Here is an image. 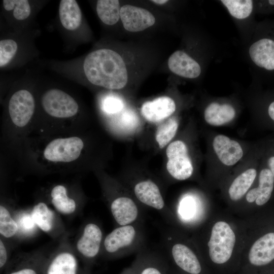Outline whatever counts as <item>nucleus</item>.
Wrapping results in <instances>:
<instances>
[{
  "mask_svg": "<svg viewBox=\"0 0 274 274\" xmlns=\"http://www.w3.org/2000/svg\"><path fill=\"white\" fill-rule=\"evenodd\" d=\"M166 169L172 177L178 180H185L192 176L193 167L184 142L178 140L172 142L166 148Z\"/></svg>",
  "mask_w": 274,
  "mask_h": 274,
  "instance_id": "3",
  "label": "nucleus"
},
{
  "mask_svg": "<svg viewBox=\"0 0 274 274\" xmlns=\"http://www.w3.org/2000/svg\"><path fill=\"white\" fill-rule=\"evenodd\" d=\"M16 221L19 231L22 235H30L35 233L37 227L34 222L30 213L23 212L18 215Z\"/></svg>",
  "mask_w": 274,
  "mask_h": 274,
  "instance_id": "31",
  "label": "nucleus"
},
{
  "mask_svg": "<svg viewBox=\"0 0 274 274\" xmlns=\"http://www.w3.org/2000/svg\"><path fill=\"white\" fill-rule=\"evenodd\" d=\"M30 214L36 225L41 230L46 233L53 231L55 226V214L45 203H37Z\"/></svg>",
  "mask_w": 274,
  "mask_h": 274,
  "instance_id": "23",
  "label": "nucleus"
},
{
  "mask_svg": "<svg viewBox=\"0 0 274 274\" xmlns=\"http://www.w3.org/2000/svg\"><path fill=\"white\" fill-rule=\"evenodd\" d=\"M84 147V143L77 136L58 138L45 147L44 156L54 162H69L78 159Z\"/></svg>",
  "mask_w": 274,
  "mask_h": 274,
  "instance_id": "5",
  "label": "nucleus"
},
{
  "mask_svg": "<svg viewBox=\"0 0 274 274\" xmlns=\"http://www.w3.org/2000/svg\"><path fill=\"white\" fill-rule=\"evenodd\" d=\"M14 18L18 20L27 19L31 13V7L28 1L14 0V6L13 10Z\"/></svg>",
  "mask_w": 274,
  "mask_h": 274,
  "instance_id": "32",
  "label": "nucleus"
},
{
  "mask_svg": "<svg viewBox=\"0 0 274 274\" xmlns=\"http://www.w3.org/2000/svg\"><path fill=\"white\" fill-rule=\"evenodd\" d=\"M256 175L257 171L254 168H249L238 175L229 188L230 198L233 201L241 199L252 185Z\"/></svg>",
  "mask_w": 274,
  "mask_h": 274,
  "instance_id": "22",
  "label": "nucleus"
},
{
  "mask_svg": "<svg viewBox=\"0 0 274 274\" xmlns=\"http://www.w3.org/2000/svg\"><path fill=\"white\" fill-rule=\"evenodd\" d=\"M102 240V233L100 227L95 223H88L76 242V250L86 258H94L100 251Z\"/></svg>",
  "mask_w": 274,
  "mask_h": 274,
  "instance_id": "8",
  "label": "nucleus"
},
{
  "mask_svg": "<svg viewBox=\"0 0 274 274\" xmlns=\"http://www.w3.org/2000/svg\"><path fill=\"white\" fill-rule=\"evenodd\" d=\"M8 259V252L3 241L0 239V267L2 268L6 264Z\"/></svg>",
  "mask_w": 274,
  "mask_h": 274,
  "instance_id": "35",
  "label": "nucleus"
},
{
  "mask_svg": "<svg viewBox=\"0 0 274 274\" xmlns=\"http://www.w3.org/2000/svg\"><path fill=\"white\" fill-rule=\"evenodd\" d=\"M235 116L234 108L229 104L212 102L206 108L204 118L210 125L219 126L232 121Z\"/></svg>",
  "mask_w": 274,
  "mask_h": 274,
  "instance_id": "20",
  "label": "nucleus"
},
{
  "mask_svg": "<svg viewBox=\"0 0 274 274\" xmlns=\"http://www.w3.org/2000/svg\"><path fill=\"white\" fill-rule=\"evenodd\" d=\"M104 110L109 114H115L120 112L123 108L122 100L115 96L106 98L103 101Z\"/></svg>",
  "mask_w": 274,
  "mask_h": 274,
  "instance_id": "33",
  "label": "nucleus"
},
{
  "mask_svg": "<svg viewBox=\"0 0 274 274\" xmlns=\"http://www.w3.org/2000/svg\"><path fill=\"white\" fill-rule=\"evenodd\" d=\"M269 3L271 5H274V1H269Z\"/></svg>",
  "mask_w": 274,
  "mask_h": 274,
  "instance_id": "41",
  "label": "nucleus"
},
{
  "mask_svg": "<svg viewBox=\"0 0 274 274\" xmlns=\"http://www.w3.org/2000/svg\"><path fill=\"white\" fill-rule=\"evenodd\" d=\"M267 112L270 119L274 122V101L269 105Z\"/></svg>",
  "mask_w": 274,
  "mask_h": 274,
  "instance_id": "38",
  "label": "nucleus"
},
{
  "mask_svg": "<svg viewBox=\"0 0 274 274\" xmlns=\"http://www.w3.org/2000/svg\"><path fill=\"white\" fill-rule=\"evenodd\" d=\"M87 79L91 84L109 89H120L127 82V71L122 57L109 49L91 52L83 65Z\"/></svg>",
  "mask_w": 274,
  "mask_h": 274,
  "instance_id": "1",
  "label": "nucleus"
},
{
  "mask_svg": "<svg viewBox=\"0 0 274 274\" xmlns=\"http://www.w3.org/2000/svg\"><path fill=\"white\" fill-rule=\"evenodd\" d=\"M172 256L176 265L188 274H200L201 264L194 253L187 246L181 243L174 245Z\"/></svg>",
  "mask_w": 274,
  "mask_h": 274,
  "instance_id": "15",
  "label": "nucleus"
},
{
  "mask_svg": "<svg viewBox=\"0 0 274 274\" xmlns=\"http://www.w3.org/2000/svg\"><path fill=\"white\" fill-rule=\"evenodd\" d=\"M233 17L242 19L247 18L253 9L251 0H223L221 1Z\"/></svg>",
  "mask_w": 274,
  "mask_h": 274,
  "instance_id": "27",
  "label": "nucleus"
},
{
  "mask_svg": "<svg viewBox=\"0 0 274 274\" xmlns=\"http://www.w3.org/2000/svg\"><path fill=\"white\" fill-rule=\"evenodd\" d=\"M248 258L254 266L268 264L274 259V232H268L259 238L250 249Z\"/></svg>",
  "mask_w": 274,
  "mask_h": 274,
  "instance_id": "12",
  "label": "nucleus"
},
{
  "mask_svg": "<svg viewBox=\"0 0 274 274\" xmlns=\"http://www.w3.org/2000/svg\"><path fill=\"white\" fill-rule=\"evenodd\" d=\"M44 110L50 116L58 118H67L77 114L79 106L76 100L64 91L51 89L42 98Z\"/></svg>",
  "mask_w": 274,
  "mask_h": 274,
  "instance_id": "4",
  "label": "nucleus"
},
{
  "mask_svg": "<svg viewBox=\"0 0 274 274\" xmlns=\"http://www.w3.org/2000/svg\"><path fill=\"white\" fill-rule=\"evenodd\" d=\"M249 53L251 60L257 66L267 70H274V41L260 39L251 45Z\"/></svg>",
  "mask_w": 274,
  "mask_h": 274,
  "instance_id": "18",
  "label": "nucleus"
},
{
  "mask_svg": "<svg viewBox=\"0 0 274 274\" xmlns=\"http://www.w3.org/2000/svg\"><path fill=\"white\" fill-rule=\"evenodd\" d=\"M178 128V123L174 118H169L158 127L155 139L160 149L163 148L175 136Z\"/></svg>",
  "mask_w": 274,
  "mask_h": 274,
  "instance_id": "26",
  "label": "nucleus"
},
{
  "mask_svg": "<svg viewBox=\"0 0 274 274\" xmlns=\"http://www.w3.org/2000/svg\"><path fill=\"white\" fill-rule=\"evenodd\" d=\"M133 267L136 274H167L166 267L154 260H140Z\"/></svg>",
  "mask_w": 274,
  "mask_h": 274,
  "instance_id": "29",
  "label": "nucleus"
},
{
  "mask_svg": "<svg viewBox=\"0 0 274 274\" xmlns=\"http://www.w3.org/2000/svg\"><path fill=\"white\" fill-rule=\"evenodd\" d=\"M151 2L158 5H163L168 2V1L167 0H153V1H151Z\"/></svg>",
  "mask_w": 274,
  "mask_h": 274,
  "instance_id": "40",
  "label": "nucleus"
},
{
  "mask_svg": "<svg viewBox=\"0 0 274 274\" xmlns=\"http://www.w3.org/2000/svg\"><path fill=\"white\" fill-rule=\"evenodd\" d=\"M176 110L174 100L168 96H161L143 104L141 113L150 122H160L172 115Z\"/></svg>",
  "mask_w": 274,
  "mask_h": 274,
  "instance_id": "11",
  "label": "nucleus"
},
{
  "mask_svg": "<svg viewBox=\"0 0 274 274\" xmlns=\"http://www.w3.org/2000/svg\"><path fill=\"white\" fill-rule=\"evenodd\" d=\"M122 274H136V273L132 266V267L125 270Z\"/></svg>",
  "mask_w": 274,
  "mask_h": 274,
  "instance_id": "39",
  "label": "nucleus"
},
{
  "mask_svg": "<svg viewBox=\"0 0 274 274\" xmlns=\"http://www.w3.org/2000/svg\"><path fill=\"white\" fill-rule=\"evenodd\" d=\"M59 16L64 28L68 30L77 29L81 25L82 14L75 0H62L59 6Z\"/></svg>",
  "mask_w": 274,
  "mask_h": 274,
  "instance_id": "21",
  "label": "nucleus"
},
{
  "mask_svg": "<svg viewBox=\"0 0 274 274\" xmlns=\"http://www.w3.org/2000/svg\"><path fill=\"white\" fill-rule=\"evenodd\" d=\"M235 241V233L227 223L216 222L212 228L208 243L211 260L218 264L227 262L232 255Z\"/></svg>",
  "mask_w": 274,
  "mask_h": 274,
  "instance_id": "2",
  "label": "nucleus"
},
{
  "mask_svg": "<svg viewBox=\"0 0 274 274\" xmlns=\"http://www.w3.org/2000/svg\"><path fill=\"white\" fill-rule=\"evenodd\" d=\"M136 230L131 224L119 226L110 232L103 242L104 249L110 254L131 245L136 237Z\"/></svg>",
  "mask_w": 274,
  "mask_h": 274,
  "instance_id": "10",
  "label": "nucleus"
},
{
  "mask_svg": "<svg viewBox=\"0 0 274 274\" xmlns=\"http://www.w3.org/2000/svg\"><path fill=\"white\" fill-rule=\"evenodd\" d=\"M120 6L117 0H99L97 2V15L105 24L112 25L120 18Z\"/></svg>",
  "mask_w": 274,
  "mask_h": 274,
  "instance_id": "25",
  "label": "nucleus"
},
{
  "mask_svg": "<svg viewBox=\"0 0 274 274\" xmlns=\"http://www.w3.org/2000/svg\"><path fill=\"white\" fill-rule=\"evenodd\" d=\"M51 203L59 213L63 215H70L75 212L76 203L74 199L69 197L66 188L61 185L54 186L51 191Z\"/></svg>",
  "mask_w": 274,
  "mask_h": 274,
  "instance_id": "24",
  "label": "nucleus"
},
{
  "mask_svg": "<svg viewBox=\"0 0 274 274\" xmlns=\"http://www.w3.org/2000/svg\"><path fill=\"white\" fill-rule=\"evenodd\" d=\"M9 274H39V273L34 267L26 266L20 268Z\"/></svg>",
  "mask_w": 274,
  "mask_h": 274,
  "instance_id": "36",
  "label": "nucleus"
},
{
  "mask_svg": "<svg viewBox=\"0 0 274 274\" xmlns=\"http://www.w3.org/2000/svg\"><path fill=\"white\" fill-rule=\"evenodd\" d=\"M169 70L174 74L184 78H195L201 73V67L197 62L185 52L178 50L168 60Z\"/></svg>",
  "mask_w": 274,
  "mask_h": 274,
  "instance_id": "13",
  "label": "nucleus"
},
{
  "mask_svg": "<svg viewBox=\"0 0 274 274\" xmlns=\"http://www.w3.org/2000/svg\"><path fill=\"white\" fill-rule=\"evenodd\" d=\"M195 209L193 199L190 197H186L181 201L179 212L182 217L188 219L193 216Z\"/></svg>",
  "mask_w": 274,
  "mask_h": 274,
  "instance_id": "34",
  "label": "nucleus"
},
{
  "mask_svg": "<svg viewBox=\"0 0 274 274\" xmlns=\"http://www.w3.org/2000/svg\"><path fill=\"white\" fill-rule=\"evenodd\" d=\"M35 109V102L32 94L21 89L11 97L8 106L9 113L14 125L22 127L26 126L32 118Z\"/></svg>",
  "mask_w": 274,
  "mask_h": 274,
  "instance_id": "6",
  "label": "nucleus"
},
{
  "mask_svg": "<svg viewBox=\"0 0 274 274\" xmlns=\"http://www.w3.org/2000/svg\"><path fill=\"white\" fill-rule=\"evenodd\" d=\"M78 261L72 251L61 247L53 255L46 274H77Z\"/></svg>",
  "mask_w": 274,
  "mask_h": 274,
  "instance_id": "14",
  "label": "nucleus"
},
{
  "mask_svg": "<svg viewBox=\"0 0 274 274\" xmlns=\"http://www.w3.org/2000/svg\"><path fill=\"white\" fill-rule=\"evenodd\" d=\"M274 188V178L267 167L262 169L259 176L258 186L250 190L246 194V200L250 203L255 201L261 206L270 199Z\"/></svg>",
  "mask_w": 274,
  "mask_h": 274,
  "instance_id": "17",
  "label": "nucleus"
},
{
  "mask_svg": "<svg viewBox=\"0 0 274 274\" xmlns=\"http://www.w3.org/2000/svg\"><path fill=\"white\" fill-rule=\"evenodd\" d=\"M134 193L142 203L161 210L164 207V201L158 186L150 180L141 181L134 186Z\"/></svg>",
  "mask_w": 274,
  "mask_h": 274,
  "instance_id": "19",
  "label": "nucleus"
},
{
  "mask_svg": "<svg viewBox=\"0 0 274 274\" xmlns=\"http://www.w3.org/2000/svg\"><path fill=\"white\" fill-rule=\"evenodd\" d=\"M18 50L17 43L12 39H3L0 41V67L7 65L14 58Z\"/></svg>",
  "mask_w": 274,
  "mask_h": 274,
  "instance_id": "30",
  "label": "nucleus"
},
{
  "mask_svg": "<svg viewBox=\"0 0 274 274\" xmlns=\"http://www.w3.org/2000/svg\"><path fill=\"white\" fill-rule=\"evenodd\" d=\"M266 163L267 168L271 171L274 178V155H270L268 157Z\"/></svg>",
  "mask_w": 274,
  "mask_h": 274,
  "instance_id": "37",
  "label": "nucleus"
},
{
  "mask_svg": "<svg viewBox=\"0 0 274 274\" xmlns=\"http://www.w3.org/2000/svg\"><path fill=\"white\" fill-rule=\"evenodd\" d=\"M110 210L115 221L119 226L129 225L137 219L138 207L129 197L120 196L114 199L110 205Z\"/></svg>",
  "mask_w": 274,
  "mask_h": 274,
  "instance_id": "16",
  "label": "nucleus"
},
{
  "mask_svg": "<svg viewBox=\"0 0 274 274\" xmlns=\"http://www.w3.org/2000/svg\"><path fill=\"white\" fill-rule=\"evenodd\" d=\"M18 224L8 210L3 205L0 206V233L5 238H9L18 233Z\"/></svg>",
  "mask_w": 274,
  "mask_h": 274,
  "instance_id": "28",
  "label": "nucleus"
},
{
  "mask_svg": "<svg viewBox=\"0 0 274 274\" xmlns=\"http://www.w3.org/2000/svg\"><path fill=\"white\" fill-rule=\"evenodd\" d=\"M120 19L124 28L131 32L145 30L155 22L154 15L148 10L129 5L121 7Z\"/></svg>",
  "mask_w": 274,
  "mask_h": 274,
  "instance_id": "7",
  "label": "nucleus"
},
{
  "mask_svg": "<svg viewBox=\"0 0 274 274\" xmlns=\"http://www.w3.org/2000/svg\"><path fill=\"white\" fill-rule=\"evenodd\" d=\"M213 147L220 161L227 166L235 164L243 156V150L240 144L223 134L214 138Z\"/></svg>",
  "mask_w": 274,
  "mask_h": 274,
  "instance_id": "9",
  "label": "nucleus"
}]
</instances>
